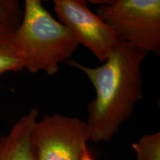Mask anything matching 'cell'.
Segmentation results:
<instances>
[{"mask_svg":"<svg viewBox=\"0 0 160 160\" xmlns=\"http://www.w3.org/2000/svg\"><path fill=\"white\" fill-rule=\"evenodd\" d=\"M148 53L119 40L102 65L66 62L83 72L96 91L88 106L87 122L93 142H108L119 132L142 97V65Z\"/></svg>","mask_w":160,"mask_h":160,"instance_id":"6da1fadb","label":"cell"},{"mask_svg":"<svg viewBox=\"0 0 160 160\" xmlns=\"http://www.w3.org/2000/svg\"><path fill=\"white\" fill-rule=\"evenodd\" d=\"M30 73L53 76L79 45L40 0H25L22 22L8 42Z\"/></svg>","mask_w":160,"mask_h":160,"instance_id":"7a4b0ae2","label":"cell"},{"mask_svg":"<svg viewBox=\"0 0 160 160\" xmlns=\"http://www.w3.org/2000/svg\"><path fill=\"white\" fill-rule=\"evenodd\" d=\"M121 41L156 56L160 53L159 0L90 1Z\"/></svg>","mask_w":160,"mask_h":160,"instance_id":"3957f363","label":"cell"},{"mask_svg":"<svg viewBox=\"0 0 160 160\" xmlns=\"http://www.w3.org/2000/svg\"><path fill=\"white\" fill-rule=\"evenodd\" d=\"M89 140L85 121L59 113L37 119L31 132L35 160H80Z\"/></svg>","mask_w":160,"mask_h":160,"instance_id":"277c9868","label":"cell"},{"mask_svg":"<svg viewBox=\"0 0 160 160\" xmlns=\"http://www.w3.org/2000/svg\"><path fill=\"white\" fill-rule=\"evenodd\" d=\"M58 20L83 45L103 62L119 39L110 26L90 9L85 0H54Z\"/></svg>","mask_w":160,"mask_h":160,"instance_id":"5b68a950","label":"cell"},{"mask_svg":"<svg viewBox=\"0 0 160 160\" xmlns=\"http://www.w3.org/2000/svg\"><path fill=\"white\" fill-rule=\"evenodd\" d=\"M39 111L31 108L16 122L9 132L0 136V160H35L31 132Z\"/></svg>","mask_w":160,"mask_h":160,"instance_id":"8992f818","label":"cell"},{"mask_svg":"<svg viewBox=\"0 0 160 160\" xmlns=\"http://www.w3.org/2000/svg\"><path fill=\"white\" fill-rule=\"evenodd\" d=\"M23 8L17 0H0V45H6L22 22Z\"/></svg>","mask_w":160,"mask_h":160,"instance_id":"52a82bcc","label":"cell"},{"mask_svg":"<svg viewBox=\"0 0 160 160\" xmlns=\"http://www.w3.org/2000/svg\"><path fill=\"white\" fill-rule=\"evenodd\" d=\"M137 160H160V133H147L132 144Z\"/></svg>","mask_w":160,"mask_h":160,"instance_id":"ba28073f","label":"cell"},{"mask_svg":"<svg viewBox=\"0 0 160 160\" xmlns=\"http://www.w3.org/2000/svg\"><path fill=\"white\" fill-rule=\"evenodd\" d=\"M24 68L23 62L11 46L0 45V76L10 71H19Z\"/></svg>","mask_w":160,"mask_h":160,"instance_id":"9c48e42d","label":"cell"},{"mask_svg":"<svg viewBox=\"0 0 160 160\" xmlns=\"http://www.w3.org/2000/svg\"><path fill=\"white\" fill-rule=\"evenodd\" d=\"M80 160H95L93 159V156L91 155V152L88 149V148H86L84 150L82 154V157H81V159Z\"/></svg>","mask_w":160,"mask_h":160,"instance_id":"30bf717a","label":"cell"}]
</instances>
